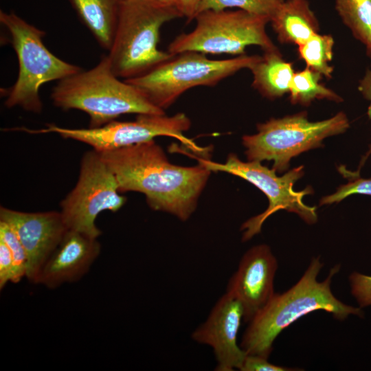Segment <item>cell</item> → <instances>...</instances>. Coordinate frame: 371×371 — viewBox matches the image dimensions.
<instances>
[{"instance_id": "cell-21", "label": "cell", "mask_w": 371, "mask_h": 371, "mask_svg": "<svg viewBox=\"0 0 371 371\" xmlns=\"http://www.w3.org/2000/svg\"><path fill=\"white\" fill-rule=\"evenodd\" d=\"M334 39L330 35L314 34L303 45L298 46L300 57L307 67L330 78L333 67L330 65L333 58Z\"/></svg>"}, {"instance_id": "cell-25", "label": "cell", "mask_w": 371, "mask_h": 371, "mask_svg": "<svg viewBox=\"0 0 371 371\" xmlns=\"http://www.w3.org/2000/svg\"><path fill=\"white\" fill-rule=\"evenodd\" d=\"M350 293L361 308L371 306V276L354 271L349 276Z\"/></svg>"}, {"instance_id": "cell-2", "label": "cell", "mask_w": 371, "mask_h": 371, "mask_svg": "<svg viewBox=\"0 0 371 371\" xmlns=\"http://www.w3.org/2000/svg\"><path fill=\"white\" fill-rule=\"evenodd\" d=\"M322 267L319 257L313 258L297 282L284 293H275L249 322L240 344L247 355L269 358L278 335L300 317L315 311H325L341 321L350 315L363 317L361 308L344 304L332 292V279L339 271L340 265L334 266L325 280L318 281Z\"/></svg>"}, {"instance_id": "cell-18", "label": "cell", "mask_w": 371, "mask_h": 371, "mask_svg": "<svg viewBox=\"0 0 371 371\" xmlns=\"http://www.w3.org/2000/svg\"><path fill=\"white\" fill-rule=\"evenodd\" d=\"M249 70L253 74L252 87L264 97L273 100L289 92L295 72L278 49L265 52Z\"/></svg>"}, {"instance_id": "cell-27", "label": "cell", "mask_w": 371, "mask_h": 371, "mask_svg": "<svg viewBox=\"0 0 371 371\" xmlns=\"http://www.w3.org/2000/svg\"><path fill=\"white\" fill-rule=\"evenodd\" d=\"M13 260L8 247L0 240V289L12 282Z\"/></svg>"}, {"instance_id": "cell-10", "label": "cell", "mask_w": 371, "mask_h": 371, "mask_svg": "<svg viewBox=\"0 0 371 371\" xmlns=\"http://www.w3.org/2000/svg\"><path fill=\"white\" fill-rule=\"evenodd\" d=\"M191 126L190 118L183 113L172 116L164 114H139L129 122L112 121L94 128H68L54 124L45 128L21 131L29 133H55L63 138L71 139L91 146L98 152H104L153 140L159 136L174 137L179 140L194 155L205 158L208 148L200 147L187 138L183 133Z\"/></svg>"}, {"instance_id": "cell-3", "label": "cell", "mask_w": 371, "mask_h": 371, "mask_svg": "<svg viewBox=\"0 0 371 371\" xmlns=\"http://www.w3.org/2000/svg\"><path fill=\"white\" fill-rule=\"evenodd\" d=\"M113 72L107 55L93 68L58 81L53 104L63 110L77 109L89 117L91 128L101 127L122 115L164 114L135 86Z\"/></svg>"}, {"instance_id": "cell-24", "label": "cell", "mask_w": 371, "mask_h": 371, "mask_svg": "<svg viewBox=\"0 0 371 371\" xmlns=\"http://www.w3.org/2000/svg\"><path fill=\"white\" fill-rule=\"evenodd\" d=\"M352 194H363L371 196V178L363 179L356 177L348 183L338 188L336 192L322 198L319 205L339 203Z\"/></svg>"}, {"instance_id": "cell-12", "label": "cell", "mask_w": 371, "mask_h": 371, "mask_svg": "<svg viewBox=\"0 0 371 371\" xmlns=\"http://www.w3.org/2000/svg\"><path fill=\"white\" fill-rule=\"evenodd\" d=\"M0 221L8 223L21 242L27 256L26 278L35 284L44 264L68 231L60 211L26 212L1 207Z\"/></svg>"}, {"instance_id": "cell-14", "label": "cell", "mask_w": 371, "mask_h": 371, "mask_svg": "<svg viewBox=\"0 0 371 371\" xmlns=\"http://www.w3.org/2000/svg\"><path fill=\"white\" fill-rule=\"evenodd\" d=\"M277 269V260L267 245L254 246L242 257L226 292L241 304L245 322H249L274 295Z\"/></svg>"}, {"instance_id": "cell-30", "label": "cell", "mask_w": 371, "mask_h": 371, "mask_svg": "<svg viewBox=\"0 0 371 371\" xmlns=\"http://www.w3.org/2000/svg\"><path fill=\"white\" fill-rule=\"evenodd\" d=\"M366 50H367V54L370 58V62H371V46L368 49H366ZM369 70L371 71V63H370V69Z\"/></svg>"}, {"instance_id": "cell-13", "label": "cell", "mask_w": 371, "mask_h": 371, "mask_svg": "<svg viewBox=\"0 0 371 371\" xmlns=\"http://www.w3.org/2000/svg\"><path fill=\"white\" fill-rule=\"evenodd\" d=\"M243 314L240 302L226 292L216 302L207 319L192 333L194 341L212 348L216 370H239L243 363L247 353L237 343Z\"/></svg>"}, {"instance_id": "cell-4", "label": "cell", "mask_w": 371, "mask_h": 371, "mask_svg": "<svg viewBox=\"0 0 371 371\" xmlns=\"http://www.w3.org/2000/svg\"><path fill=\"white\" fill-rule=\"evenodd\" d=\"M181 17L174 4L161 0H123L107 55L115 75L134 78L171 58L174 55L158 48L160 30Z\"/></svg>"}, {"instance_id": "cell-1", "label": "cell", "mask_w": 371, "mask_h": 371, "mask_svg": "<svg viewBox=\"0 0 371 371\" xmlns=\"http://www.w3.org/2000/svg\"><path fill=\"white\" fill-rule=\"evenodd\" d=\"M100 153L115 175L120 192L143 193L152 210L183 221L196 210L212 172L201 164L181 166L170 163L154 139Z\"/></svg>"}, {"instance_id": "cell-22", "label": "cell", "mask_w": 371, "mask_h": 371, "mask_svg": "<svg viewBox=\"0 0 371 371\" xmlns=\"http://www.w3.org/2000/svg\"><path fill=\"white\" fill-rule=\"evenodd\" d=\"M284 0H201L198 14L206 10L221 11L236 8L251 13L269 17Z\"/></svg>"}, {"instance_id": "cell-26", "label": "cell", "mask_w": 371, "mask_h": 371, "mask_svg": "<svg viewBox=\"0 0 371 371\" xmlns=\"http://www.w3.org/2000/svg\"><path fill=\"white\" fill-rule=\"evenodd\" d=\"M241 371H290L295 370L290 368L279 366L268 361V358L258 355H246L240 368Z\"/></svg>"}, {"instance_id": "cell-23", "label": "cell", "mask_w": 371, "mask_h": 371, "mask_svg": "<svg viewBox=\"0 0 371 371\" xmlns=\"http://www.w3.org/2000/svg\"><path fill=\"white\" fill-rule=\"evenodd\" d=\"M0 240L8 247L13 260L12 283H18L26 277L27 256L16 234L5 222L0 221Z\"/></svg>"}, {"instance_id": "cell-16", "label": "cell", "mask_w": 371, "mask_h": 371, "mask_svg": "<svg viewBox=\"0 0 371 371\" xmlns=\"http://www.w3.org/2000/svg\"><path fill=\"white\" fill-rule=\"evenodd\" d=\"M280 42L300 46L318 33L319 23L307 0H286L270 19Z\"/></svg>"}, {"instance_id": "cell-5", "label": "cell", "mask_w": 371, "mask_h": 371, "mask_svg": "<svg viewBox=\"0 0 371 371\" xmlns=\"http://www.w3.org/2000/svg\"><path fill=\"white\" fill-rule=\"evenodd\" d=\"M0 22L10 33L19 64L16 80L8 91L4 104L8 108L20 106L41 113L40 88L46 82L59 81L82 69L52 54L43 43L45 32L15 13L1 10Z\"/></svg>"}, {"instance_id": "cell-9", "label": "cell", "mask_w": 371, "mask_h": 371, "mask_svg": "<svg viewBox=\"0 0 371 371\" xmlns=\"http://www.w3.org/2000/svg\"><path fill=\"white\" fill-rule=\"evenodd\" d=\"M188 155L196 158L199 164L212 172H225L244 179L258 188L267 197L269 206L267 210L248 219L242 225L243 241H247L258 234L265 220L280 210L298 214L308 224H314L317 222L316 207L308 206L303 201L304 196L313 192V188L308 186L300 191H295L293 188L294 183L304 175L303 166L290 170L284 175L279 177L273 168L269 169L262 165L260 161L245 162L234 153L229 154L224 164Z\"/></svg>"}, {"instance_id": "cell-17", "label": "cell", "mask_w": 371, "mask_h": 371, "mask_svg": "<svg viewBox=\"0 0 371 371\" xmlns=\"http://www.w3.org/2000/svg\"><path fill=\"white\" fill-rule=\"evenodd\" d=\"M100 47L109 50L123 0H68Z\"/></svg>"}, {"instance_id": "cell-28", "label": "cell", "mask_w": 371, "mask_h": 371, "mask_svg": "<svg viewBox=\"0 0 371 371\" xmlns=\"http://www.w3.org/2000/svg\"><path fill=\"white\" fill-rule=\"evenodd\" d=\"M201 0H174V4L190 22L195 19Z\"/></svg>"}, {"instance_id": "cell-31", "label": "cell", "mask_w": 371, "mask_h": 371, "mask_svg": "<svg viewBox=\"0 0 371 371\" xmlns=\"http://www.w3.org/2000/svg\"><path fill=\"white\" fill-rule=\"evenodd\" d=\"M161 1H163L164 2H166V3L174 4V0H161Z\"/></svg>"}, {"instance_id": "cell-19", "label": "cell", "mask_w": 371, "mask_h": 371, "mask_svg": "<svg viewBox=\"0 0 371 371\" xmlns=\"http://www.w3.org/2000/svg\"><path fill=\"white\" fill-rule=\"evenodd\" d=\"M322 77V74L307 67L294 73L289 92L291 102L302 105H308L316 99L341 102L339 95L320 82Z\"/></svg>"}, {"instance_id": "cell-29", "label": "cell", "mask_w": 371, "mask_h": 371, "mask_svg": "<svg viewBox=\"0 0 371 371\" xmlns=\"http://www.w3.org/2000/svg\"><path fill=\"white\" fill-rule=\"evenodd\" d=\"M359 89L364 98L370 101V106L368 109V115L371 119V71L368 70L364 77L361 79L359 83ZM371 154V146L367 152L366 155L362 159L360 166L357 172L359 173L361 166L365 163L369 155Z\"/></svg>"}, {"instance_id": "cell-15", "label": "cell", "mask_w": 371, "mask_h": 371, "mask_svg": "<svg viewBox=\"0 0 371 371\" xmlns=\"http://www.w3.org/2000/svg\"><path fill=\"white\" fill-rule=\"evenodd\" d=\"M97 239L68 229L44 264L35 284L55 289L80 280L100 254L101 245Z\"/></svg>"}, {"instance_id": "cell-11", "label": "cell", "mask_w": 371, "mask_h": 371, "mask_svg": "<svg viewBox=\"0 0 371 371\" xmlns=\"http://www.w3.org/2000/svg\"><path fill=\"white\" fill-rule=\"evenodd\" d=\"M120 193L116 177L100 153L94 149L86 152L77 183L60 203L68 229L98 238L102 232L95 220L102 212H115L125 204L126 199Z\"/></svg>"}, {"instance_id": "cell-7", "label": "cell", "mask_w": 371, "mask_h": 371, "mask_svg": "<svg viewBox=\"0 0 371 371\" xmlns=\"http://www.w3.org/2000/svg\"><path fill=\"white\" fill-rule=\"evenodd\" d=\"M196 26L175 37L167 51L205 54L245 55L246 47L258 45L264 52L278 49L266 32L270 18L245 10H206L199 13Z\"/></svg>"}, {"instance_id": "cell-6", "label": "cell", "mask_w": 371, "mask_h": 371, "mask_svg": "<svg viewBox=\"0 0 371 371\" xmlns=\"http://www.w3.org/2000/svg\"><path fill=\"white\" fill-rule=\"evenodd\" d=\"M260 58L245 54L213 60L203 53L186 52L174 55L142 76L124 80L164 111L188 89L215 86L241 69H250Z\"/></svg>"}, {"instance_id": "cell-20", "label": "cell", "mask_w": 371, "mask_h": 371, "mask_svg": "<svg viewBox=\"0 0 371 371\" xmlns=\"http://www.w3.org/2000/svg\"><path fill=\"white\" fill-rule=\"evenodd\" d=\"M336 10L353 36L371 46V0H335Z\"/></svg>"}, {"instance_id": "cell-8", "label": "cell", "mask_w": 371, "mask_h": 371, "mask_svg": "<svg viewBox=\"0 0 371 371\" xmlns=\"http://www.w3.org/2000/svg\"><path fill=\"white\" fill-rule=\"evenodd\" d=\"M349 126L343 112L318 122L309 121L307 113L300 112L258 124L257 133L244 135L243 144L249 161H273V168L282 172L293 157L322 146L325 138L344 133Z\"/></svg>"}]
</instances>
